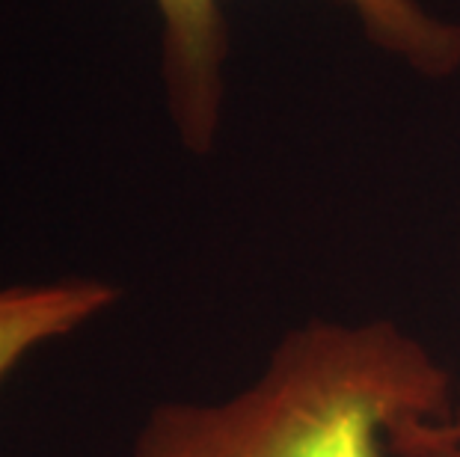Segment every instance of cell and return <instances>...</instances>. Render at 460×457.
<instances>
[{"label":"cell","mask_w":460,"mask_h":457,"mask_svg":"<svg viewBox=\"0 0 460 457\" xmlns=\"http://www.w3.org/2000/svg\"><path fill=\"white\" fill-rule=\"evenodd\" d=\"M448 434H452V440H455V445H460V419L452 425V431H448Z\"/></svg>","instance_id":"277c9868"},{"label":"cell","mask_w":460,"mask_h":457,"mask_svg":"<svg viewBox=\"0 0 460 457\" xmlns=\"http://www.w3.org/2000/svg\"><path fill=\"white\" fill-rule=\"evenodd\" d=\"M452 374L386 318L309 321L223 401L161 404L131 457H460Z\"/></svg>","instance_id":"6da1fadb"},{"label":"cell","mask_w":460,"mask_h":457,"mask_svg":"<svg viewBox=\"0 0 460 457\" xmlns=\"http://www.w3.org/2000/svg\"><path fill=\"white\" fill-rule=\"evenodd\" d=\"M164 22L166 107L181 143L208 152L217 140L226 95L229 36L223 0H155ZM362 31L419 75L446 77L460 69V27L428 15L416 0H345Z\"/></svg>","instance_id":"7a4b0ae2"},{"label":"cell","mask_w":460,"mask_h":457,"mask_svg":"<svg viewBox=\"0 0 460 457\" xmlns=\"http://www.w3.org/2000/svg\"><path fill=\"white\" fill-rule=\"evenodd\" d=\"M119 288L102 279H57L0 288V386L39 347L104 315Z\"/></svg>","instance_id":"3957f363"}]
</instances>
